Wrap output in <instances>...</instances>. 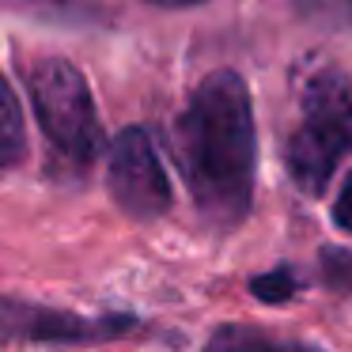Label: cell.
I'll use <instances>...</instances> for the list:
<instances>
[{"mask_svg": "<svg viewBox=\"0 0 352 352\" xmlns=\"http://www.w3.org/2000/svg\"><path fill=\"white\" fill-rule=\"evenodd\" d=\"M175 160L197 208L216 223H239L254 190V110L243 76L220 69L197 84L175 125Z\"/></svg>", "mask_w": 352, "mask_h": 352, "instance_id": "obj_1", "label": "cell"}, {"mask_svg": "<svg viewBox=\"0 0 352 352\" xmlns=\"http://www.w3.org/2000/svg\"><path fill=\"white\" fill-rule=\"evenodd\" d=\"M27 87L42 133L54 140V148H61L76 163H91L102 152V125L84 72L65 57H46L31 69Z\"/></svg>", "mask_w": 352, "mask_h": 352, "instance_id": "obj_3", "label": "cell"}, {"mask_svg": "<svg viewBox=\"0 0 352 352\" xmlns=\"http://www.w3.org/2000/svg\"><path fill=\"white\" fill-rule=\"evenodd\" d=\"M352 152V76L326 69L303 87V122L288 140V170L303 193H322Z\"/></svg>", "mask_w": 352, "mask_h": 352, "instance_id": "obj_2", "label": "cell"}, {"mask_svg": "<svg viewBox=\"0 0 352 352\" xmlns=\"http://www.w3.org/2000/svg\"><path fill=\"white\" fill-rule=\"evenodd\" d=\"M296 8L314 27H329V31L352 27V0H296Z\"/></svg>", "mask_w": 352, "mask_h": 352, "instance_id": "obj_7", "label": "cell"}, {"mask_svg": "<svg viewBox=\"0 0 352 352\" xmlns=\"http://www.w3.org/2000/svg\"><path fill=\"white\" fill-rule=\"evenodd\" d=\"M250 292L258 299H265V303H284L288 296H296L299 292V280L292 269H273V273H261L250 280Z\"/></svg>", "mask_w": 352, "mask_h": 352, "instance_id": "obj_8", "label": "cell"}, {"mask_svg": "<svg viewBox=\"0 0 352 352\" xmlns=\"http://www.w3.org/2000/svg\"><path fill=\"white\" fill-rule=\"evenodd\" d=\"M322 273L333 288L352 292V250H341V246H326L322 254Z\"/></svg>", "mask_w": 352, "mask_h": 352, "instance_id": "obj_9", "label": "cell"}, {"mask_svg": "<svg viewBox=\"0 0 352 352\" xmlns=\"http://www.w3.org/2000/svg\"><path fill=\"white\" fill-rule=\"evenodd\" d=\"M152 4H163V8H186V4H201V0H152Z\"/></svg>", "mask_w": 352, "mask_h": 352, "instance_id": "obj_11", "label": "cell"}, {"mask_svg": "<svg viewBox=\"0 0 352 352\" xmlns=\"http://www.w3.org/2000/svg\"><path fill=\"white\" fill-rule=\"evenodd\" d=\"M107 182L122 212L133 220H155L170 208V182L155 144L144 129H122L107 155Z\"/></svg>", "mask_w": 352, "mask_h": 352, "instance_id": "obj_4", "label": "cell"}, {"mask_svg": "<svg viewBox=\"0 0 352 352\" xmlns=\"http://www.w3.org/2000/svg\"><path fill=\"white\" fill-rule=\"evenodd\" d=\"M205 352H326L318 344H307L299 337H280L273 329H261V326H220L212 329Z\"/></svg>", "mask_w": 352, "mask_h": 352, "instance_id": "obj_5", "label": "cell"}, {"mask_svg": "<svg viewBox=\"0 0 352 352\" xmlns=\"http://www.w3.org/2000/svg\"><path fill=\"white\" fill-rule=\"evenodd\" d=\"M333 220H337V228H344L352 235V170L344 175V186L333 201Z\"/></svg>", "mask_w": 352, "mask_h": 352, "instance_id": "obj_10", "label": "cell"}, {"mask_svg": "<svg viewBox=\"0 0 352 352\" xmlns=\"http://www.w3.org/2000/svg\"><path fill=\"white\" fill-rule=\"evenodd\" d=\"M27 152V133H23V110L19 99L12 95L8 80L0 76V167L19 163Z\"/></svg>", "mask_w": 352, "mask_h": 352, "instance_id": "obj_6", "label": "cell"}]
</instances>
